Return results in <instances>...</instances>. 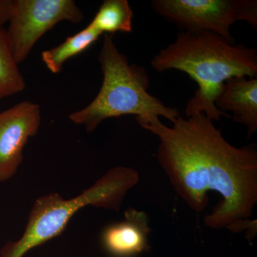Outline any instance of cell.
Masks as SVG:
<instances>
[{
    "label": "cell",
    "instance_id": "5",
    "mask_svg": "<svg viewBox=\"0 0 257 257\" xmlns=\"http://www.w3.org/2000/svg\"><path fill=\"white\" fill-rule=\"evenodd\" d=\"M154 10L183 32H209L231 44L230 28L245 21L257 29L256 0H152Z\"/></svg>",
    "mask_w": 257,
    "mask_h": 257
},
{
    "label": "cell",
    "instance_id": "9",
    "mask_svg": "<svg viewBox=\"0 0 257 257\" xmlns=\"http://www.w3.org/2000/svg\"><path fill=\"white\" fill-rule=\"evenodd\" d=\"M219 110L232 113L236 123L245 125L247 139L257 132V78L235 77L224 83L215 101Z\"/></svg>",
    "mask_w": 257,
    "mask_h": 257
},
{
    "label": "cell",
    "instance_id": "2",
    "mask_svg": "<svg viewBox=\"0 0 257 257\" xmlns=\"http://www.w3.org/2000/svg\"><path fill=\"white\" fill-rule=\"evenodd\" d=\"M159 72L177 69L185 72L198 84L186 106L187 116L202 113L211 121L231 117L215 106L224 83L235 77H257L256 49L234 45L209 32H179L177 40L162 49L151 61Z\"/></svg>",
    "mask_w": 257,
    "mask_h": 257
},
{
    "label": "cell",
    "instance_id": "11",
    "mask_svg": "<svg viewBox=\"0 0 257 257\" xmlns=\"http://www.w3.org/2000/svg\"><path fill=\"white\" fill-rule=\"evenodd\" d=\"M133 15L126 0H105L89 25L101 35L128 33L133 31Z\"/></svg>",
    "mask_w": 257,
    "mask_h": 257
},
{
    "label": "cell",
    "instance_id": "4",
    "mask_svg": "<svg viewBox=\"0 0 257 257\" xmlns=\"http://www.w3.org/2000/svg\"><path fill=\"white\" fill-rule=\"evenodd\" d=\"M139 180L138 171L116 167L77 197L67 199L54 192L39 197L32 206L23 236L7 243L0 257H23L32 248L60 236L76 213L87 206L119 211L126 193Z\"/></svg>",
    "mask_w": 257,
    "mask_h": 257
},
{
    "label": "cell",
    "instance_id": "8",
    "mask_svg": "<svg viewBox=\"0 0 257 257\" xmlns=\"http://www.w3.org/2000/svg\"><path fill=\"white\" fill-rule=\"evenodd\" d=\"M152 229L147 215L143 211L128 208L124 220L104 229L101 235L103 246L114 257H131L147 249L148 236Z\"/></svg>",
    "mask_w": 257,
    "mask_h": 257
},
{
    "label": "cell",
    "instance_id": "13",
    "mask_svg": "<svg viewBox=\"0 0 257 257\" xmlns=\"http://www.w3.org/2000/svg\"><path fill=\"white\" fill-rule=\"evenodd\" d=\"M13 0H0V28L9 22Z\"/></svg>",
    "mask_w": 257,
    "mask_h": 257
},
{
    "label": "cell",
    "instance_id": "1",
    "mask_svg": "<svg viewBox=\"0 0 257 257\" xmlns=\"http://www.w3.org/2000/svg\"><path fill=\"white\" fill-rule=\"evenodd\" d=\"M172 126L157 118L140 124L160 140L157 160L176 192L192 210L207 207V192L221 201L204 219L211 229L246 232L253 239L256 221L250 219L257 203L256 144L236 147L228 143L205 114L179 116Z\"/></svg>",
    "mask_w": 257,
    "mask_h": 257
},
{
    "label": "cell",
    "instance_id": "7",
    "mask_svg": "<svg viewBox=\"0 0 257 257\" xmlns=\"http://www.w3.org/2000/svg\"><path fill=\"white\" fill-rule=\"evenodd\" d=\"M39 104L23 101L0 112V183L11 179L23 161L28 140L41 125Z\"/></svg>",
    "mask_w": 257,
    "mask_h": 257
},
{
    "label": "cell",
    "instance_id": "3",
    "mask_svg": "<svg viewBox=\"0 0 257 257\" xmlns=\"http://www.w3.org/2000/svg\"><path fill=\"white\" fill-rule=\"evenodd\" d=\"M99 61L103 74L100 90L90 104L69 114L74 124L83 125L92 133L104 120L123 115H135L139 124L160 116L172 122L180 116L178 109L166 106L147 92L150 79L147 71L130 64L108 34H104Z\"/></svg>",
    "mask_w": 257,
    "mask_h": 257
},
{
    "label": "cell",
    "instance_id": "10",
    "mask_svg": "<svg viewBox=\"0 0 257 257\" xmlns=\"http://www.w3.org/2000/svg\"><path fill=\"white\" fill-rule=\"evenodd\" d=\"M101 35V33L88 25L78 33L67 37L58 46L42 52V62L52 73H60L67 60L87 50L97 41Z\"/></svg>",
    "mask_w": 257,
    "mask_h": 257
},
{
    "label": "cell",
    "instance_id": "12",
    "mask_svg": "<svg viewBox=\"0 0 257 257\" xmlns=\"http://www.w3.org/2000/svg\"><path fill=\"white\" fill-rule=\"evenodd\" d=\"M26 88V83L19 69L4 28H0V100L22 92Z\"/></svg>",
    "mask_w": 257,
    "mask_h": 257
},
{
    "label": "cell",
    "instance_id": "6",
    "mask_svg": "<svg viewBox=\"0 0 257 257\" xmlns=\"http://www.w3.org/2000/svg\"><path fill=\"white\" fill-rule=\"evenodd\" d=\"M84 19L73 0H13L7 39L16 63H22L37 41L57 23Z\"/></svg>",
    "mask_w": 257,
    "mask_h": 257
}]
</instances>
